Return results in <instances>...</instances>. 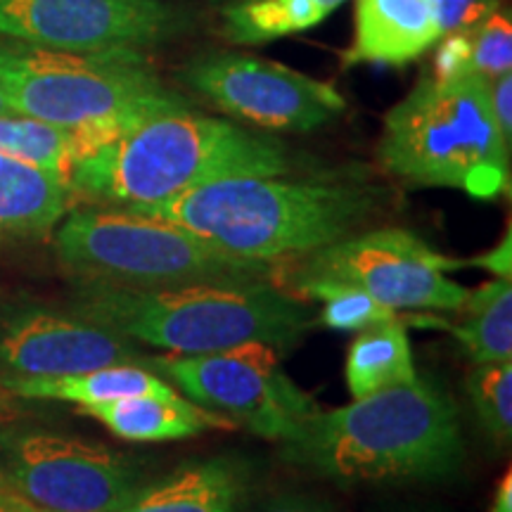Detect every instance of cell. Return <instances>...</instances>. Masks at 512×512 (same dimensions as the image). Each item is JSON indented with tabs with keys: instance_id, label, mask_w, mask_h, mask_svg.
I'll use <instances>...</instances> for the list:
<instances>
[{
	"instance_id": "6da1fadb",
	"label": "cell",
	"mask_w": 512,
	"mask_h": 512,
	"mask_svg": "<svg viewBox=\"0 0 512 512\" xmlns=\"http://www.w3.org/2000/svg\"><path fill=\"white\" fill-rule=\"evenodd\" d=\"M285 176L223 178L131 211L178 223L223 252L264 264L304 259L387 211L389 190L366 176Z\"/></svg>"
},
{
	"instance_id": "7a4b0ae2",
	"label": "cell",
	"mask_w": 512,
	"mask_h": 512,
	"mask_svg": "<svg viewBox=\"0 0 512 512\" xmlns=\"http://www.w3.org/2000/svg\"><path fill=\"white\" fill-rule=\"evenodd\" d=\"M287 463L339 486L444 484L465 463L458 403L432 375L335 411H318L283 441Z\"/></svg>"
},
{
	"instance_id": "3957f363",
	"label": "cell",
	"mask_w": 512,
	"mask_h": 512,
	"mask_svg": "<svg viewBox=\"0 0 512 512\" xmlns=\"http://www.w3.org/2000/svg\"><path fill=\"white\" fill-rule=\"evenodd\" d=\"M280 140L190 107L162 112L91 147L69 171L74 195L100 207L162 204L200 185L235 176L290 174Z\"/></svg>"
},
{
	"instance_id": "277c9868",
	"label": "cell",
	"mask_w": 512,
	"mask_h": 512,
	"mask_svg": "<svg viewBox=\"0 0 512 512\" xmlns=\"http://www.w3.org/2000/svg\"><path fill=\"white\" fill-rule=\"evenodd\" d=\"M74 313L145 347L169 354H211L271 344L290 349L318 316L273 280L131 290L76 280Z\"/></svg>"
},
{
	"instance_id": "5b68a950",
	"label": "cell",
	"mask_w": 512,
	"mask_h": 512,
	"mask_svg": "<svg viewBox=\"0 0 512 512\" xmlns=\"http://www.w3.org/2000/svg\"><path fill=\"white\" fill-rule=\"evenodd\" d=\"M0 93L15 114L79 133L83 152L155 114L190 107L159 81L143 50L69 53L0 43Z\"/></svg>"
},
{
	"instance_id": "8992f818",
	"label": "cell",
	"mask_w": 512,
	"mask_h": 512,
	"mask_svg": "<svg viewBox=\"0 0 512 512\" xmlns=\"http://www.w3.org/2000/svg\"><path fill=\"white\" fill-rule=\"evenodd\" d=\"M377 162L415 188H453L496 200L510 190V145L498 131L489 81L422 76L384 114Z\"/></svg>"
},
{
	"instance_id": "52a82bcc",
	"label": "cell",
	"mask_w": 512,
	"mask_h": 512,
	"mask_svg": "<svg viewBox=\"0 0 512 512\" xmlns=\"http://www.w3.org/2000/svg\"><path fill=\"white\" fill-rule=\"evenodd\" d=\"M55 252L76 280L131 290L273 280V264L223 252L178 223L100 204L69 209Z\"/></svg>"
},
{
	"instance_id": "ba28073f",
	"label": "cell",
	"mask_w": 512,
	"mask_h": 512,
	"mask_svg": "<svg viewBox=\"0 0 512 512\" xmlns=\"http://www.w3.org/2000/svg\"><path fill=\"white\" fill-rule=\"evenodd\" d=\"M463 266V259L441 254L413 230L373 228L304 256L290 285L297 290L306 283H342L394 313L460 311L467 290L448 273Z\"/></svg>"
},
{
	"instance_id": "9c48e42d",
	"label": "cell",
	"mask_w": 512,
	"mask_h": 512,
	"mask_svg": "<svg viewBox=\"0 0 512 512\" xmlns=\"http://www.w3.org/2000/svg\"><path fill=\"white\" fill-rule=\"evenodd\" d=\"M150 370L197 406L280 444L320 411L316 399L287 377L280 349L271 344L150 356Z\"/></svg>"
},
{
	"instance_id": "30bf717a",
	"label": "cell",
	"mask_w": 512,
	"mask_h": 512,
	"mask_svg": "<svg viewBox=\"0 0 512 512\" xmlns=\"http://www.w3.org/2000/svg\"><path fill=\"white\" fill-rule=\"evenodd\" d=\"M147 482L145 463L50 430L0 441V486L48 512H117Z\"/></svg>"
},
{
	"instance_id": "8fae6325",
	"label": "cell",
	"mask_w": 512,
	"mask_h": 512,
	"mask_svg": "<svg viewBox=\"0 0 512 512\" xmlns=\"http://www.w3.org/2000/svg\"><path fill=\"white\" fill-rule=\"evenodd\" d=\"M181 79L226 117L266 131H316L347 110L332 83L247 53H200Z\"/></svg>"
},
{
	"instance_id": "7c38bea8",
	"label": "cell",
	"mask_w": 512,
	"mask_h": 512,
	"mask_svg": "<svg viewBox=\"0 0 512 512\" xmlns=\"http://www.w3.org/2000/svg\"><path fill=\"white\" fill-rule=\"evenodd\" d=\"M188 24V12L162 0H0V36L69 53L145 50Z\"/></svg>"
},
{
	"instance_id": "4fadbf2b",
	"label": "cell",
	"mask_w": 512,
	"mask_h": 512,
	"mask_svg": "<svg viewBox=\"0 0 512 512\" xmlns=\"http://www.w3.org/2000/svg\"><path fill=\"white\" fill-rule=\"evenodd\" d=\"M121 363L150 368V356L79 313L22 309L0 320V375H74Z\"/></svg>"
},
{
	"instance_id": "5bb4252c",
	"label": "cell",
	"mask_w": 512,
	"mask_h": 512,
	"mask_svg": "<svg viewBox=\"0 0 512 512\" xmlns=\"http://www.w3.org/2000/svg\"><path fill=\"white\" fill-rule=\"evenodd\" d=\"M252 491L254 472L247 460L211 456L147 479L117 512H245Z\"/></svg>"
},
{
	"instance_id": "9a60e30c",
	"label": "cell",
	"mask_w": 512,
	"mask_h": 512,
	"mask_svg": "<svg viewBox=\"0 0 512 512\" xmlns=\"http://www.w3.org/2000/svg\"><path fill=\"white\" fill-rule=\"evenodd\" d=\"M441 41L434 0H356L354 41L342 67H406Z\"/></svg>"
},
{
	"instance_id": "2e32d148",
	"label": "cell",
	"mask_w": 512,
	"mask_h": 512,
	"mask_svg": "<svg viewBox=\"0 0 512 512\" xmlns=\"http://www.w3.org/2000/svg\"><path fill=\"white\" fill-rule=\"evenodd\" d=\"M74 202L67 176L0 155V245L46 238Z\"/></svg>"
},
{
	"instance_id": "e0dca14e",
	"label": "cell",
	"mask_w": 512,
	"mask_h": 512,
	"mask_svg": "<svg viewBox=\"0 0 512 512\" xmlns=\"http://www.w3.org/2000/svg\"><path fill=\"white\" fill-rule=\"evenodd\" d=\"M83 413L100 420L114 437L124 441H178L197 437L209 430H230L235 427L221 415L197 406L195 401L176 394H145L128 399L95 403L86 406Z\"/></svg>"
},
{
	"instance_id": "ac0fdd59",
	"label": "cell",
	"mask_w": 512,
	"mask_h": 512,
	"mask_svg": "<svg viewBox=\"0 0 512 512\" xmlns=\"http://www.w3.org/2000/svg\"><path fill=\"white\" fill-rule=\"evenodd\" d=\"M0 387L19 399L64 401L86 408L95 403H110L128 396L176 394L178 389L155 370L143 366H105L74 375L50 377H12L0 375Z\"/></svg>"
},
{
	"instance_id": "d6986e66",
	"label": "cell",
	"mask_w": 512,
	"mask_h": 512,
	"mask_svg": "<svg viewBox=\"0 0 512 512\" xmlns=\"http://www.w3.org/2000/svg\"><path fill=\"white\" fill-rule=\"evenodd\" d=\"M344 377L354 399L411 384L418 370L406 325L394 316L358 330L347 351Z\"/></svg>"
},
{
	"instance_id": "ffe728a7",
	"label": "cell",
	"mask_w": 512,
	"mask_h": 512,
	"mask_svg": "<svg viewBox=\"0 0 512 512\" xmlns=\"http://www.w3.org/2000/svg\"><path fill=\"white\" fill-rule=\"evenodd\" d=\"M434 79L494 81L512 69L510 10L498 8L477 27L444 36L437 43Z\"/></svg>"
},
{
	"instance_id": "44dd1931",
	"label": "cell",
	"mask_w": 512,
	"mask_h": 512,
	"mask_svg": "<svg viewBox=\"0 0 512 512\" xmlns=\"http://www.w3.org/2000/svg\"><path fill=\"white\" fill-rule=\"evenodd\" d=\"M347 0H240L223 8V34L238 46H261L325 22Z\"/></svg>"
},
{
	"instance_id": "7402d4cb",
	"label": "cell",
	"mask_w": 512,
	"mask_h": 512,
	"mask_svg": "<svg viewBox=\"0 0 512 512\" xmlns=\"http://www.w3.org/2000/svg\"><path fill=\"white\" fill-rule=\"evenodd\" d=\"M463 320L451 325L467 356L477 363L512 361V283L505 278L486 280L467 292L460 306Z\"/></svg>"
},
{
	"instance_id": "603a6c76",
	"label": "cell",
	"mask_w": 512,
	"mask_h": 512,
	"mask_svg": "<svg viewBox=\"0 0 512 512\" xmlns=\"http://www.w3.org/2000/svg\"><path fill=\"white\" fill-rule=\"evenodd\" d=\"M83 152L79 133L22 114H0V155L67 176Z\"/></svg>"
},
{
	"instance_id": "cb8c5ba5",
	"label": "cell",
	"mask_w": 512,
	"mask_h": 512,
	"mask_svg": "<svg viewBox=\"0 0 512 512\" xmlns=\"http://www.w3.org/2000/svg\"><path fill=\"white\" fill-rule=\"evenodd\" d=\"M465 394L479 427L498 446L512 439V361L477 363L465 380Z\"/></svg>"
},
{
	"instance_id": "d4e9b609",
	"label": "cell",
	"mask_w": 512,
	"mask_h": 512,
	"mask_svg": "<svg viewBox=\"0 0 512 512\" xmlns=\"http://www.w3.org/2000/svg\"><path fill=\"white\" fill-rule=\"evenodd\" d=\"M294 292L304 294L306 299H318L323 304L318 323L328 330L358 332L396 316L394 311L384 309L366 292L342 283H306Z\"/></svg>"
},
{
	"instance_id": "484cf974",
	"label": "cell",
	"mask_w": 512,
	"mask_h": 512,
	"mask_svg": "<svg viewBox=\"0 0 512 512\" xmlns=\"http://www.w3.org/2000/svg\"><path fill=\"white\" fill-rule=\"evenodd\" d=\"M501 5V0H434L441 38L477 27Z\"/></svg>"
},
{
	"instance_id": "4316f807",
	"label": "cell",
	"mask_w": 512,
	"mask_h": 512,
	"mask_svg": "<svg viewBox=\"0 0 512 512\" xmlns=\"http://www.w3.org/2000/svg\"><path fill=\"white\" fill-rule=\"evenodd\" d=\"M245 512H339L323 496L302 494V491H283L273 494L259 503H249Z\"/></svg>"
},
{
	"instance_id": "83f0119b",
	"label": "cell",
	"mask_w": 512,
	"mask_h": 512,
	"mask_svg": "<svg viewBox=\"0 0 512 512\" xmlns=\"http://www.w3.org/2000/svg\"><path fill=\"white\" fill-rule=\"evenodd\" d=\"M489 102L494 121L503 140L512 145V74H503L489 81Z\"/></svg>"
},
{
	"instance_id": "f1b7e54d",
	"label": "cell",
	"mask_w": 512,
	"mask_h": 512,
	"mask_svg": "<svg viewBox=\"0 0 512 512\" xmlns=\"http://www.w3.org/2000/svg\"><path fill=\"white\" fill-rule=\"evenodd\" d=\"M465 266L482 268V271L494 273V278H512V233L503 235L501 242L496 247H491L489 252L472 256V259H465Z\"/></svg>"
},
{
	"instance_id": "f546056e",
	"label": "cell",
	"mask_w": 512,
	"mask_h": 512,
	"mask_svg": "<svg viewBox=\"0 0 512 512\" xmlns=\"http://www.w3.org/2000/svg\"><path fill=\"white\" fill-rule=\"evenodd\" d=\"M486 512H512V475L510 470H505V475L498 479L494 498Z\"/></svg>"
},
{
	"instance_id": "4dcf8cb0",
	"label": "cell",
	"mask_w": 512,
	"mask_h": 512,
	"mask_svg": "<svg viewBox=\"0 0 512 512\" xmlns=\"http://www.w3.org/2000/svg\"><path fill=\"white\" fill-rule=\"evenodd\" d=\"M0 512H48V510L36 508V505H31L24 501V498L12 494V491L5 489V486H0Z\"/></svg>"
},
{
	"instance_id": "1f68e13d",
	"label": "cell",
	"mask_w": 512,
	"mask_h": 512,
	"mask_svg": "<svg viewBox=\"0 0 512 512\" xmlns=\"http://www.w3.org/2000/svg\"><path fill=\"white\" fill-rule=\"evenodd\" d=\"M0 114H15V112L10 110V105H8V102H5L3 93H0Z\"/></svg>"
},
{
	"instance_id": "d6a6232c",
	"label": "cell",
	"mask_w": 512,
	"mask_h": 512,
	"mask_svg": "<svg viewBox=\"0 0 512 512\" xmlns=\"http://www.w3.org/2000/svg\"><path fill=\"white\" fill-rule=\"evenodd\" d=\"M394 512H441V510H430V508H403V510H394Z\"/></svg>"
}]
</instances>
